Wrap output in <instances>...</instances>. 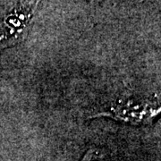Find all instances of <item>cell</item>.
<instances>
[{
    "mask_svg": "<svg viewBox=\"0 0 161 161\" xmlns=\"http://www.w3.org/2000/svg\"><path fill=\"white\" fill-rule=\"evenodd\" d=\"M40 1L16 9L0 20V48L14 46L26 38Z\"/></svg>",
    "mask_w": 161,
    "mask_h": 161,
    "instance_id": "6da1fadb",
    "label": "cell"
},
{
    "mask_svg": "<svg viewBox=\"0 0 161 161\" xmlns=\"http://www.w3.org/2000/svg\"><path fill=\"white\" fill-rule=\"evenodd\" d=\"M160 113V108H156L150 102H135L134 100L119 101L110 107L108 112H101L92 117H110L115 121L141 125L150 124Z\"/></svg>",
    "mask_w": 161,
    "mask_h": 161,
    "instance_id": "7a4b0ae2",
    "label": "cell"
},
{
    "mask_svg": "<svg viewBox=\"0 0 161 161\" xmlns=\"http://www.w3.org/2000/svg\"><path fill=\"white\" fill-rule=\"evenodd\" d=\"M80 161H109L108 154L98 148H91L87 150Z\"/></svg>",
    "mask_w": 161,
    "mask_h": 161,
    "instance_id": "3957f363",
    "label": "cell"
}]
</instances>
